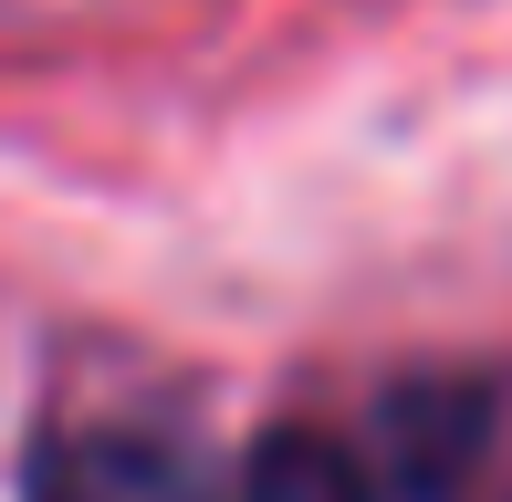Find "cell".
<instances>
[{"label": "cell", "mask_w": 512, "mask_h": 502, "mask_svg": "<svg viewBox=\"0 0 512 502\" xmlns=\"http://www.w3.org/2000/svg\"><path fill=\"white\" fill-rule=\"evenodd\" d=\"M32 502H220L209 471L178 440H147V429H84L42 461Z\"/></svg>", "instance_id": "cell-1"}, {"label": "cell", "mask_w": 512, "mask_h": 502, "mask_svg": "<svg viewBox=\"0 0 512 502\" xmlns=\"http://www.w3.org/2000/svg\"><path fill=\"white\" fill-rule=\"evenodd\" d=\"M220 502H366V471L335 440H314V429H272Z\"/></svg>", "instance_id": "cell-2"}]
</instances>
